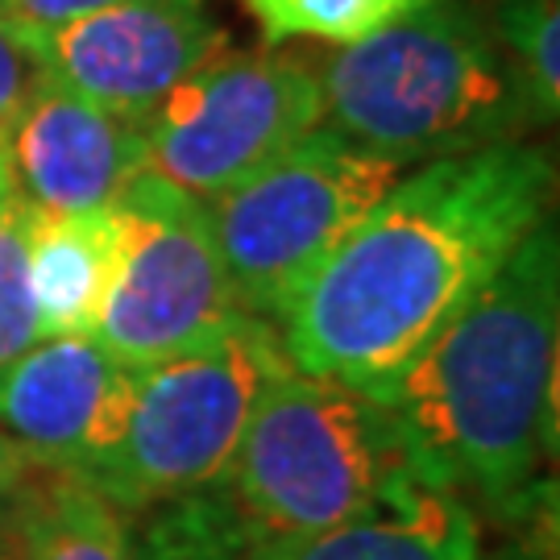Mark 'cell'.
<instances>
[{"label": "cell", "instance_id": "obj_1", "mask_svg": "<svg viewBox=\"0 0 560 560\" xmlns=\"http://www.w3.org/2000/svg\"><path fill=\"white\" fill-rule=\"evenodd\" d=\"M552 200V162L502 141L416 166L303 282L275 324L312 378L382 390L494 279Z\"/></svg>", "mask_w": 560, "mask_h": 560}, {"label": "cell", "instance_id": "obj_2", "mask_svg": "<svg viewBox=\"0 0 560 560\" xmlns=\"http://www.w3.org/2000/svg\"><path fill=\"white\" fill-rule=\"evenodd\" d=\"M560 241L544 217L494 279L374 390L423 469L502 523L544 506L557 436Z\"/></svg>", "mask_w": 560, "mask_h": 560}, {"label": "cell", "instance_id": "obj_3", "mask_svg": "<svg viewBox=\"0 0 560 560\" xmlns=\"http://www.w3.org/2000/svg\"><path fill=\"white\" fill-rule=\"evenodd\" d=\"M324 125L390 166L523 141L532 101L481 0H432L316 67Z\"/></svg>", "mask_w": 560, "mask_h": 560}, {"label": "cell", "instance_id": "obj_4", "mask_svg": "<svg viewBox=\"0 0 560 560\" xmlns=\"http://www.w3.org/2000/svg\"><path fill=\"white\" fill-rule=\"evenodd\" d=\"M411 469L423 465L378 395L282 365L212 490L245 548L358 520Z\"/></svg>", "mask_w": 560, "mask_h": 560}, {"label": "cell", "instance_id": "obj_5", "mask_svg": "<svg viewBox=\"0 0 560 560\" xmlns=\"http://www.w3.org/2000/svg\"><path fill=\"white\" fill-rule=\"evenodd\" d=\"M291 365L275 324L233 316L175 358L133 365V402L117 448L88 474L108 502L138 515L221 481L261 382Z\"/></svg>", "mask_w": 560, "mask_h": 560}, {"label": "cell", "instance_id": "obj_6", "mask_svg": "<svg viewBox=\"0 0 560 560\" xmlns=\"http://www.w3.org/2000/svg\"><path fill=\"white\" fill-rule=\"evenodd\" d=\"M399 175V166L316 125L249 179L203 200L241 316L279 324L303 282Z\"/></svg>", "mask_w": 560, "mask_h": 560}, {"label": "cell", "instance_id": "obj_7", "mask_svg": "<svg viewBox=\"0 0 560 560\" xmlns=\"http://www.w3.org/2000/svg\"><path fill=\"white\" fill-rule=\"evenodd\" d=\"M324 125L316 67L300 55L229 50L200 62L141 120L145 171L196 200L249 179Z\"/></svg>", "mask_w": 560, "mask_h": 560}, {"label": "cell", "instance_id": "obj_8", "mask_svg": "<svg viewBox=\"0 0 560 560\" xmlns=\"http://www.w3.org/2000/svg\"><path fill=\"white\" fill-rule=\"evenodd\" d=\"M125 258L92 337L125 365L175 358L241 316L203 200L141 171L120 191Z\"/></svg>", "mask_w": 560, "mask_h": 560}, {"label": "cell", "instance_id": "obj_9", "mask_svg": "<svg viewBox=\"0 0 560 560\" xmlns=\"http://www.w3.org/2000/svg\"><path fill=\"white\" fill-rule=\"evenodd\" d=\"M21 38L30 42L46 80L133 125L229 46V34L203 0H117Z\"/></svg>", "mask_w": 560, "mask_h": 560}, {"label": "cell", "instance_id": "obj_10", "mask_svg": "<svg viewBox=\"0 0 560 560\" xmlns=\"http://www.w3.org/2000/svg\"><path fill=\"white\" fill-rule=\"evenodd\" d=\"M133 402V365L96 337H42L0 365V432L42 469L88 478L117 448Z\"/></svg>", "mask_w": 560, "mask_h": 560}, {"label": "cell", "instance_id": "obj_11", "mask_svg": "<svg viewBox=\"0 0 560 560\" xmlns=\"http://www.w3.org/2000/svg\"><path fill=\"white\" fill-rule=\"evenodd\" d=\"M0 154L13 191L50 217L108 208L145 171L133 120L104 113L46 75L0 125Z\"/></svg>", "mask_w": 560, "mask_h": 560}, {"label": "cell", "instance_id": "obj_12", "mask_svg": "<svg viewBox=\"0 0 560 560\" xmlns=\"http://www.w3.org/2000/svg\"><path fill=\"white\" fill-rule=\"evenodd\" d=\"M233 560H486L478 511L428 469H411L365 515L295 540L245 544Z\"/></svg>", "mask_w": 560, "mask_h": 560}, {"label": "cell", "instance_id": "obj_13", "mask_svg": "<svg viewBox=\"0 0 560 560\" xmlns=\"http://www.w3.org/2000/svg\"><path fill=\"white\" fill-rule=\"evenodd\" d=\"M125 258L117 203L50 217L38 208L30 237V279L42 337H92Z\"/></svg>", "mask_w": 560, "mask_h": 560}, {"label": "cell", "instance_id": "obj_14", "mask_svg": "<svg viewBox=\"0 0 560 560\" xmlns=\"http://www.w3.org/2000/svg\"><path fill=\"white\" fill-rule=\"evenodd\" d=\"M13 560H138L133 515L104 499L92 481L38 469L18 490Z\"/></svg>", "mask_w": 560, "mask_h": 560}, {"label": "cell", "instance_id": "obj_15", "mask_svg": "<svg viewBox=\"0 0 560 560\" xmlns=\"http://www.w3.org/2000/svg\"><path fill=\"white\" fill-rule=\"evenodd\" d=\"M237 4L258 21L266 46H287V42L353 46L432 0H237Z\"/></svg>", "mask_w": 560, "mask_h": 560}, {"label": "cell", "instance_id": "obj_16", "mask_svg": "<svg viewBox=\"0 0 560 560\" xmlns=\"http://www.w3.org/2000/svg\"><path fill=\"white\" fill-rule=\"evenodd\" d=\"M486 18L532 113L552 125L560 108V4L557 0H486Z\"/></svg>", "mask_w": 560, "mask_h": 560}, {"label": "cell", "instance_id": "obj_17", "mask_svg": "<svg viewBox=\"0 0 560 560\" xmlns=\"http://www.w3.org/2000/svg\"><path fill=\"white\" fill-rule=\"evenodd\" d=\"M34 221L38 208L18 191L0 203V365H9L42 340L34 279H30Z\"/></svg>", "mask_w": 560, "mask_h": 560}, {"label": "cell", "instance_id": "obj_18", "mask_svg": "<svg viewBox=\"0 0 560 560\" xmlns=\"http://www.w3.org/2000/svg\"><path fill=\"white\" fill-rule=\"evenodd\" d=\"M42 83V67L9 21L0 18V125L21 108V101Z\"/></svg>", "mask_w": 560, "mask_h": 560}, {"label": "cell", "instance_id": "obj_19", "mask_svg": "<svg viewBox=\"0 0 560 560\" xmlns=\"http://www.w3.org/2000/svg\"><path fill=\"white\" fill-rule=\"evenodd\" d=\"M108 4H117V0H0V18L21 34H38V30L75 21L83 13L108 9Z\"/></svg>", "mask_w": 560, "mask_h": 560}, {"label": "cell", "instance_id": "obj_20", "mask_svg": "<svg viewBox=\"0 0 560 560\" xmlns=\"http://www.w3.org/2000/svg\"><path fill=\"white\" fill-rule=\"evenodd\" d=\"M38 469L42 465H34V457H30L25 448H18V444L0 432V499L13 494V490H21Z\"/></svg>", "mask_w": 560, "mask_h": 560}, {"label": "cell", "instance_id": "obj_21", "mask_svg": "<svg viewBox=\"0 0 560 560\" xmlns=\"http://www.w3.org/2000/svg\"><path fill=\"white\" fill-rule=\"evenodd\" d=\"M13 540H18V490L0 499V560H13Z\"/></svg>", "mask_w": 560, "mask_h": 560}, {"label": "cell", "instance_id": "obj_22", "mask_svg": "<svg viewBox=\"0 0 560 560\" xmlns=\"http://www.w3.org/2000/svg\"><path fill=\"white\" fill-rule=\"evenodd\" d=\"M494 560H552V552H540L536 544H515V548H502Z\"/></svg>", "mask_w": 560, "mask_h": 560}, {"label": "cell", "instance_id": "obj_23", "mask_svg": "<svg viewBox=\"0 0 560 560\" xmlns=\"http://www.w3.org/2000/svg\"><path fill=\"white\" fill-rule=\"evenodd\" d=\"M13 196V179H9V166H4V154H0V203Z\"/></svg>", "mask_w": 560, "mask_h": 560}]
</instances>
